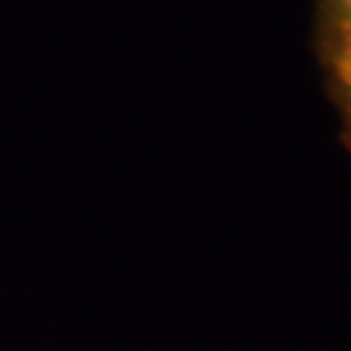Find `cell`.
Listing matches in <instances>:
<instances>
[{
	"label": "cell",
	"instance_id": "6da1fadb",
	"mask_svg": "<svg viewBox=\"0 0 351 351\" xmlns=\"http://www.w3.org/2000/svg\"><path fill=\"white\" fill-rule=\"evenodd\" d=\"M315 55L323 71L326 91L336 107L351 101V26L313 37Z\"/></svg>",
	"mask_w": 351,
	"mask_h": 351
},
{
	"label": "cell",
	"instance_id": "7a4b0ae2",
	"mask_svg": "<svg viewBox=\"0 0 351 351\" xmlns=\"http://www.w3.org/2000/svg\"><path fill=\"white\" fill-rule=\"evenodd\" d=\"M346 26H351V0H315L313 37H323Z\"/></svg>",
	"mask_w": 351,
	"mask_h": 351
},
{
	"label": "cell",
	"instance_id": "3957f363",
	"mask_svg": "<svg viewBox=\"0 0 351 351\" xmlns=\"http://www.w3.org/2000/svg\"><path fill=\"white\" fill-rule=\"evenodd\" d=\"M339 112H341V141L351 151V101L339 107Z\"/></svg>",
	"mask_w": 351,
	"mask_h": 351
}]
</instances>
